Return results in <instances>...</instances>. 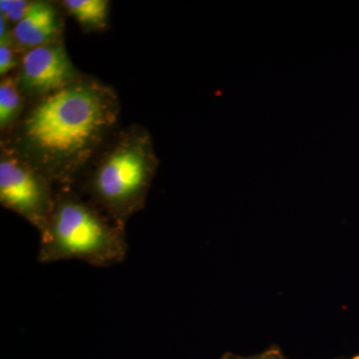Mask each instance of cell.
<instances>
[{
  "label": "cell",
  "mask_w": 359,
  "mask_h": 359,
  "mask_svg": "<svg viewBox=\"0 0 359 359\" xmlns=\"http://www.w3.org/2000/svg\"><path fill=\"white\" fill-rule=\"evenodd\" d=\"M115 94L95 82H74L45 95L22 123L25 158L52 183L68 187L117 119Z\"/></svg>",
  "instance_id": "1"
},
{
  "label": "cell",
  "mask_w": 359,
  "mask_h": 359,
  "mask_svg": "<svg viewBox=\"0 0 359 359\" xmlns=\"http://www.w3.org/2000/svg\"><path fill=\"white\" fill-rule=\"evenodd\" d=\"M127 252L125 228L68 187L56 194L48 226L40 236V264L76 259L109 268L124 262Z\"/></svg>",
  "instance_id": "2"
},
{
  "label": "cell",
  "mask_w": 359,
  "mask_h": 359,
  "mask_svg": "<svg viewBox=\"0 0 359 359\" xmlns=\"http://www.w3.org/2000/svg\"><path fill=\"white\" fill-rule=\"evenodd\" d=\"M156 167L147 135H125L99 161L86 180L85 191L92 204L125 228L145 205Z\"/></svg>",
  "instance_id": "3"
},
{
  "label": "cell",
  "mask_w": 359,
  "mask_h": 359,
  "mask_svg": "<svg viewBox=\"0 0 359 359\" xmlns=\"http://www.w3.org/2000/svg\"><path fill=\"white\" fill-rule=\"evenodd\" d=\"M52 182L25 158L4 155L0 161V202L35 226L41 236L48 226L56 195Z\"/></svg>",
  "instance_id": "4"
},
{
  "label": "cell",
  "mask_w": 359,
  "mask_h": 359,
  "mask_svg": "<svg viewBox=\"0 0 359 359\" xmlns=\"http://www.w3.org/2000/svg\"><path fill=\"white\" fill-rule=\"evenodd\" d=\"M77 70L62 44L51 42L29 49L22 58L18 83L33 95H48L74 83Z\"/></svg>",
  "instance_id": "5"
},
{
  "label": "cell",
  "mask_w": 359,
  "mask_h": 359,
  "mask_svg": "<svg viewBox=\"0 0 359 359\" xmlns=\"http://www.w3.org/2000/svg\"><path fill=\"white\" fill-rule=\"evenodd\" d=\"M59 32V18L55 7L50 2H32L25 18L16 23L13 37L25 48H35L51 43Z\"/></svg>",
  "instance_id": "6"
},
{
  "label": "cell",
  "mask_w": 359,
  "mask_h": 359,
  "mask_svg": "<svg viewBox=\"0 0 359 359\" xmlns=\"http://www.w3.org/2000/svg\"><path fill=\"white\" fill-rule=\"evenodd\" d=\"M63 4L84 27L102 28L107 22L109 2L106 0H66Z\"/></svg>",
  "instance_id": "7"
},
{
  "label": "cell",
  "mask_w": 359,
  "mask_h": 359,
  "mask_svg": "<svg viewBox=\"0 0 359 359\" xmlns=\"http://www.w3.org/2000/svg\"><path fill=\"white\" fill-rule=\"evenodd\" d=\"M21 109V97L18 83L6 77L0 84V127L6 128L15 121Z\"/></svg>",
  "instance_id": "8"
},
{
  "label": "cell",
  "mask_w": 359,
  "mask_h": 359,
  "mask_svg": "<svg viewBox=\"0 0 359 359\" xmlns=\"http://www.w3.org/2000/svg\"><path fill=\"white\" fill-rule=\"evenodd\" d=\"M30 6L32 2L25 0H1L0 13L6 16V20L18 23L25 18Z\"/></svg>",
  "instance_id": "9"
},
{
  "label": "cell",
  "mask_w": 359,
  "mask_h": 359,
  "mask_svg": "<svg viewBox=\"0 0 359 359\" xmlns=\"http://www.w3.org/2000/svg\"><path fill=\"white\" fill-rule=\"evenodd\" d=\"M221 359H287L283 353L282 349L276 344L269 346L264 353L252 356H241L238 354L226 353Z\"/></svg>",
  "instance_id": "10"
},
{
  "label": "cell",
  "mask_w": 359,
  "mask_h": 359,
  "mask_svg": "<svg viewBox=\"0 0 359 359\" xmlns=\"http://www.w3.org/2000/svg\"><path fill=\"white\" fill-rule=\"evenodd\" d=\"M16 66L13 51L8 44H0V74L2 76Z\"/></svg>",
  "instance_id": "11"
},
{
  "label": "cell",
  "mask_w": 359,
  "mask_h": 359,
  "mask_svg": "<svg viewBox=\"0 0 359 359\" xmlns=\"http://www.w3.org/2000/svg\"><path fill=\"white\" fill-rule=\"evenodd\" d=\"M6 20V16L4 14H0V41H1V44H8L9 42Z\"/></svg>",
  "instance_id": "12"
},
{
  "label": "cell",
  "mask_w": 359,
  "mask_h": 359,
  "mask_svg": "<svg viewBox=\"0 0 359 359\" xmlns=\"http://www.w3.org/2000/svg\"><path fill=\"white\" fill-rule=\"evenodd\" d=\"M348 359H359V355L353 356V358H348Z\"/></svg>",
  "instance_id": "13"
}]
</instances>
